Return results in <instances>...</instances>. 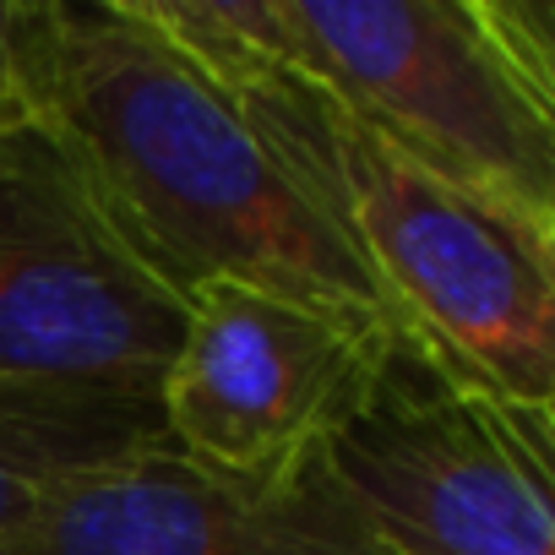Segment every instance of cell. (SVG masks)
I'll return each instance as SVG.
<instances>
[{
    "instance_id": "6da1fadb",
    "label": "cell",
    "mask_w": 555,
    "mask_h": 555,
    "mask_svg": "<svg viewBox=\"0 0 555 555\" xmlns=\"http://www.w3.org/2000/svg\"><path fill=\"white\" fill-rule=\"evenodd\" d=\"M34 115L180 300L234 278L387 317L365 261L234 82L137 0H34Z\"/></svg>"
},
{
    "instance_id": "7a4b0ae2",
    "label": "cell",
    "mask_w": 555,
    "mask_h": 555,
    "mask_svg": "<svg viewBox=\"0 0 555 555\" xmlns=\"http://www.w3.org/2000/svg\"><path fill=\"white\" fill-rule=\"evenodd\" d=\"M137 12L212 66L344 229L387 322L501 403H555V229L333 104L256 55L229 0H137Z\"/></svg>"
},
{
    "instance_id": "3957f363",
    "label": "cell",
    "mask_w": 555,
    "mask_h": 555,
    "mask_svg": "<svg viewBox=\"0 0 555 555\" xmlns=\"http://www.w3.org/2000/svg\"><path fill=\"white\" fill-rule=\"evenodd\" d=\"M185 300L131 250L66 147L0 131V468L34 490L169 447Z\"/></svg>"
},
{
    "instance_id": "277c9868",
    "label": "cell",
    "mask_w": 555,
    "mask_h": 555,
    "mask_svg": "<svg viewBox=\"0 0 555 555\" xmlns=\"http://www.w3.org/2000/svg\"><path fill=\"white\" fill-rule=\"evenodd\" d=\"M234 34L555 229V82L506 0H229Z\"/></svg>"
},
{
    "instance_id": "5b68a950",
    "label": "cell",
    "mask_w": 555,
    "mask_h": 555,
    "mask_svg": "<svg viewBox=\"0 0 555 555\" xmlns=\"http://www.w3.org/2000/svg\"><path fill=\"white\" fill-rule=\"evenodd\" d=\"M322 457L398 555H555V436L539 409L490 398L398 327Z\"/></svg>"
},
{
    "instance_id": "8992f818",
    "label": "cell",
    "mask_w": 555,
    "mask_h": 555,
    "mask_svg": "<svg viewBox=\"0 0 555 555\" xmlns=\"http://www.w3.org/2000/svg\"><path fill=\"white\" fill-rule=\"evenodd\" d=\"M387 344V317L234 278L202 284L185 295V327L158 387L164 436L229 474L317 463L360 409Z\"/></svg>"
},
{
    "instance_id": "52a82bcc",
    "label": "cell",
    "mask_w": 555,
    "mask_h": 555,
    "mask_svg": "<svg viewBox=\"0 0 555 555\" xmlns=\"http://www.w3.org/2000/svg\"><path fill=\"white\" fill-rule=\"evenodd\" d=\"M17 555H398L327 457L229 474L175 447L34 490Z\"/></svg>"
},
{
    "instance_id": "ba28073f",
    "label": "cell",
    "mask_w": 555,
    "mask_h": 555,
    "mask_svg": "<svg viewBox=\"0 0 555 555\" xmlns=\"http://www.w3.org/2000/svg\"><path fill=\"white\" fill-rule=\"evenodd\" d=\"M34 115V0H0V131Z\"/></svg>"
},
{
    "instance_id": "9c48e42d",
    "label": "cell",
    "mask_w": 555,
    "mask_h": 555,
    "mask_svg": "<svg viewBox=\"0 0 555 555\" xmlns=\"http://www.w3.org/2000/svg\"><path fill=\"white\" fill-rule=\"evenodd\" d=\"M506 12L522 28V39L533 44V55L544 61L550 82H555V0H506Z\"/></svg>"
},
{
    "instance_id": "30bf717a",
    "label": "cell",
    "mask_w": 555,
    "mask_h": 555,
    "mask_svg": "<svg viewBox=\"0 0 555 555\" xmlns=\"http://www.w3.org/2000/svg\"><path fill=\"white\" fill-rule=\"evenodd\" d=\"M28 506H34V485L17 479L12 468H0V555H17V533L28 522Z\"/></svg>"
},
{
    "instance_id": "8fae6325",
    "label": "cell",
    "mask_w": 555,
    "mask_h": 555,
    "mask_svg": "<svg viewBox=\"0 0 555 555\" xmlns=\"http://www.w3.org/2000/svg\"><path fill=\"white\" fill-rule=\"evenodd\" d=\"M539 420H544V430L555 436V403H544V409H539Z\"/></svg>"
}]
</instances>
